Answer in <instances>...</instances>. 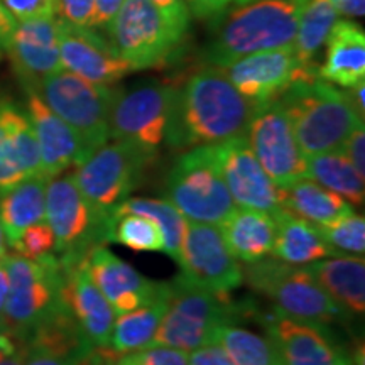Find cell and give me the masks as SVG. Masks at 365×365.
Wrapping results in <instances>:
<instances>
[{
    "label": "cell",
    "instance_id": "6da1fadb",
    "mask_svg": "<svg viewBox=\"0 0 365 365\" xmlns=\"http://www.w3.org/2000/svg\"><path fill=\"white\" fill-rule=\"evenodd\" d=\"M257 107L232 85L222 68L207 66L176 88L166 143L195 148L245 135Z\"/></svg>",
    "mask_w": 365,
    "mask_h": 365
},
{
    "label": "cell",
    "instance_id": "7a4b0ae2",
    "mask_svg": "<svg viewBox=\"0 0 365 365\" xmlns=\"http://www.w3.org/2000/svg\"><path fill=\"white\" fill-rule=\"evenodd\" d=\"M277 100L291 118L304 156L340 150L354 129L364 124L349 93L318 75L293 81Z\"/></svg>",
    "mask_w": 365,
    "mask_h": 365
},
{
    "label": "cell",
    "instance_id": "3957f363",
    "mask_svg": "<svg viewBox=\"0 0 365 365\" xmlns=\"http://www.w3.org/2000/svg\"><path fill=\"white\" fill-rule=\"evenodd\" d=\"M307 0H257L232 11L203 51L210 66L225 68L259 51L293 46Z\"/></svg>",
    "mask_w": 365,
    "mask_h": 365
},
{
    "label": "cell",
    "instance_id": "277c9868",
    "mask_svg": "<svg viewBox=\"0 0 365 365\" xmlns=\"http://www.w3.org/2000/svg\"><path fill=\"white\" fill-rule=\"evenodd\" d=\"M244 279L259 294L272 301L276 313L301 322L331 325L344 323L350 314L313 279L304 266H293L277 257L242 267Z\"/></svg>",
    "mask_w": 365,
    "mask_h": 365
},
{
    "label": "cell",
    "instance_id": "5b68a950",
    "mask_svg": "<svg viewBox=\"0 0 365 365\" xmlns=\"http://www.w3.org/2000/svg\"><path fill=\"white\" fill-rule=\"evenodd\" d=\"M244 312L230 294H213L182 279L171 281L166 313L159 323L153 345L191 352L217 341L222 327L232 325Z\"/></svg>",
    "mask_w": 365,
    "mask_h": 365
},
{
    "label": "cell",
    "instance_id": "8992f818",
    "mask_svg": "<svg viewBox=\"0 0 365 365\" xmlns=\"http://www.w3.org/2000/svg\"><path fill=\"white\" fill-rule=\"evenodd\" d=\"M164 198L188 222L218 225L232 210L228 193L217 161V145H195L182 153L166 176Z\"/></svg>",
    "mask_w": 365,
    "mask_h": 365
},
{
    "label": "cell",
    "instance_id": "52a82bcc",
    "mask_svg": "<svg viewBox=\"0 0 365 365\" xmlns=\"http://www.w3.org/2000/svg\"><path fill=\"white\" fill-rule=\"evenodd\" d=\"M4 262L9 272L4 328L12 336L24 341L49 313L65 303L63 262L51 254L41 259L6 254Z\"/></svg>",
    "mask_w": 365,
    "mask_h": 365
},
{
    "label": "cell",
    "instance_id": "ba28073f",
    "mask_svg": "<svg viewBox=\"0 0 365 365\" xmlns=\"http://www.w3.org/2000/svg\"><path fill=\"white\" fill-rule=\"evenodd\" d=\"M156 153L129 140H115L95 149L80 166L75 180L91 212L107 223L112 213L137 188Z\"/></svg>",
    "mask_w": 365,
    "mask_h": 365
},
{
    "label": "cell",
    "instance_id": "9c48e42d",
    "mask_svg": "<svg viewBox=\"0 0 365 365\" xmlns=\"http://www.w3.org/2000/svg\"><path fill=\"white\" fill-rule=\"evenodd\" d=\"M115 91L68 70H59L41 81L36 93L93 153L110 139V108Z\"/></svg>",
    "mask_w": 365,
    "mask_h": 365
},
{
    "label": "cell",
    "instance_id": "30bf717a",
    "mask_svg": "<svg viewBox=\"0 0 365 365\" xmlns=\"http://www.w3.org/2000/svg\"><path fill=\"white\" fill-rule=\"evenodd\" d=\"M110 43L132 70H148L170 61L181 39L149 0H124L110 24Z\"/></svg>",
    "mask_w": 365,
    "mask_h": 365
},
{
    "label": "cell",
    "instance_id": "8fae6325",
    "mask_svg": "<svg viewBox=\"0 0 365 365\" xmlns=\"http://www.w3.org/2000/svg\"><path fill=\"white\" fill-rule=\"evenodd\" d=\"M176 88L149 80L127 91H115L110 108V137L158 153L166 140Z\"/></svg>",
    "mask_w": 365,
    "mask_h": 365
},
{
    "label": "cell",
    "instance_id": "7c38bea8",
    "mask_svg": "<svg viewBox=\"0 0 365 365\" xmlns=\"http://www.w3.org/2000/svg\"><path fill=\"white\" fill-rule=\"evenodd\" d=\"M46 222L54 234V250L65 259L85 257L93 245L107 242V223L91 212L75 180V171L49 178Z\"/></svg>",
    "mask_w": 365,
    "mask_h": 365
},
{
    "label": "cell",
    "instance_id": "4fadbf2b",
    "mask_svg": "<svg viewBox=\"0 0 365 365\" xmlns=\"http://www.w3.org/2000/svg\"><path fill=\"white\" fill-rule=\"evenodd\" d=\"M245 137L262 170L279 190L307 178V156L301 153L291 118L277 98L259 105Z\"/></svg>",
    "mask_w": 365,
    "mask_h": 365
},
{
    "label": "cell",
    "instance_id": "5bb4252c",
    "mask_svg": "<svg viewBox=\"0 0 365 365\" xmlns=\"http://www.w3.org/2000/svg\"><path fill=\"white\" fill-rule=\"evenodd\" d=\"M180 279L213 294H230L244 282L240 262L228 250L217 225L186 222Z\"/></svg>",
    "mask_w": 365,
    "mask_h": 365
},
{
    "label": "cell",
    "instance_id": "9a60e30c",
    "mask_svg": "<svg viewBox=\"0 0 365 365\" xmlns=\"http://www.w3.org/2000/svg\"><path fill=\"white\" fill-rule=\"evenodd\" d=\"M267 339L276 346L282 365H355V357L327 325L301 322L272 312L262 314Z\"/></svg>",
    "mask_w": 365,
    "mask_h": 365
},
{
    "label": "cell",
    "instance_id": "2e32d148",
    "mask_svg": "<svg viewBox=\"0 0 365 365\" xmlns=\"http://www.w3.org/2000/svg\"><path fill=\"white\" fill-rule=\"evenodd\" d=\"M85 266L115 317L166 299L171 293V282H158L143 276L103 244L93 245L85 254Z\"/></svg>",
    "mask_w": 365,
    "mask_h": 365
},
{
    "label": "cell",
    "instance_id": "e0dca14e",
    "mask_svg": "<svg viewBox=\"0 0 365 365\" xmlns=\"http://www.w3.org/2000/svg\"><path fill=\"white\" fill-rule=\"evenodd\" d=\"M222 70L244 97L259 105L279 98L293 81L318 75L299 65L293 46L249 54Z\"/></svg>",
    "mask_w": 365,
    "mask_h": 365
},
{
    "label": "cell",
    "instance_id": "ac0fdd59",
    "mask_svg": "<svg viewBox=\"0 0 365 365\" xmlns=\"http://www.w3.org/2000/svg\"><path fill=\"white\" fill-rule=\"evenodd\" d=\"M217 145V161L228 193L239 208L261 210L274 215L281 208L279 188L262 170L245 135Z\"/></svg>",
    "mask_w": 365,
    "mask_h": 365
},
{
    "label": "cell",
    "instance_id": "d6986e66",
    "mask_svg": "<svg viewBox=\"0 0 365 365\" xmlns=\"http://www.w3.org/2000/svg\"><path fill=\"white\" fill-rule=\"evenodd\" d=\"M58 33L63 70L103 86L117 83L134 71L97 29L71 26L58 17Z\"/></svg>",
    "mask_w": 365,
    "mask_h": 365
},
{
    "label": "cell",
    "instance_id": "ffe728a7",
    "mask_svg": "<svg viewBox=\"0 0 365 365\" xmlns=\"http://www.w3.org/2000/svg\"><path fill=\"white\" fill-rule=\"evenodd\" d=\"M6 54L26 91L38 90L44 78L63 70L58 16L17 21Z\"/></svg>",
    "mask_w": 365,
    "mask_h": 365
},
{
    "label": "cell",
    "instance_id": "44dd1931",
    "mask_svg": "<svg viewBox=\"0 0 365 365\" xmlns=\"http://www.w3.org/2000/svg\"><path fill=\"white\" fill-rule=\"evenodd\" d=\"M26 93V113L39 145L43 175L54 178L73 166H80L91 153L81 143L78 134L63 118H59L36 91L27 90Z\"/></svg>",
    "mask_w": 365,
    "mask_h": 365
},
{
    "label": "cell",
    "instance_id": "7402d4cb",
    "mask_svg": "<svg viewBox=\"0 0 365 365\" xmlns=\"http://www.w3.org/2000/svg\"><path fill=\"white\" fill-rule=\"evenodd\" d=\"M63 262V299L93 346H108L115 313L90 277L85 257Z\"/></svg>",
    "mask_w": 365,
    "mask_h": 365
},
{
    "label": "cell",
    "instance_id": "603a6c76",
    "mask_svg": "<svg viewBox=\"0 0 365 365\" xmlns=\"http://www.w3.org/2000/svg\"><path fill=\"white\" fill-rule=\"evenodd\" d=\"M38 175L43 166L29 117L11 100L0 98V191Z\"/></svg>",
    "mask_w": 365,
    "mask_h": 365
},
{
    "label": "cell",
    "instance_id": "cb8c5ba5",
    "mask_svg": "<svg viewBox=\"0 0 365 365\" xmlns=\"http://www.w3.org/2000/svg\"><path fill=\"white\" fill-rule=\"evenodd\" d=\"M217 227L228 250L239 262L252 264L272 254L276 223L266 212L234 208Z\"/></svg>",
    "mask_w": 365,
    "mask_h": 365
},
{
    "label": "cell",
    "instance_id": "d4e9b609",
    "mask_svg": "<svg viewBox=\"0 0 365 365\" xmlns=\"http://www.w3.org/2000/svg\"><path fill=\"white\" fill-rule=\"evenodd\" d=\"M325 61L318 76L328 83L352 88L365 76V34L352 21H336L327 39Z\"/></svg>",
    "mask_w": 365,
    "mask_h": 365
},
{
    "label": "cell",
    "instance_id": "484cf974",
    "mask_svg": "<svg viewBox=\"0 0 365 365\" xmlns=\"http://www.w3.org/2000/svg\"><path fill=\"white\" fill-rule=\"evenodd\" d=\"M312 277L349 314L365 313L364 255H330L304 266Z\"/></svg>",
    "mask_w": 365,
    "mask_h": 365
},
{
    "label": "cell",
    "instance_id": "4316f807",
    "mask_svg": "<svg viewBox=\"0 0 365 365\" xmlns=\"http://www.w3.org/2000/svg\"><path fill=\"white\" fill-rule=\"evenodd\" d=\"M272 218L276 223L272 254L279 261L293 266H308L319 259L335 255L313 223L284 208L277 210Z\"/></svg>",
    "mask_w": 365,
    "mask_h": 365
},
{
    "label": "cell",
    "instance_id": "83f0119b",
    "mask_svg": "<svg viewBox=\"0 0 365 365\" xmlns=\"http://www.w3.org/2000/svg\"><path fill=\"white\" fill-rule=\"evenodd\" d=\"M48 181L49 178L44 175L31 176L0 191V223L9 245H12L27 227L46 220Z\"/></svg>",
    "mask_w": 365,
    "mask_h": 365
},
{
    "label": "cell",
    "instance_id": "f1b7e54d",
    "mask_svg": "<svg viewBox=\"0 0 365 365\" xmlns=\"http://www.w3.org/2000/svg\"><path fill=\"white\" fill-rule=\"evenodd\" d=\"M281 193V208L294 213L313 225H327L336 218L350 215L355 210L352 205L341 198L340 195L333 193L331 190L318 185L317 181L303 178L293 182Z\"/></svg>",
    "mask_w": 365,
    "mask_h": 365
},
{
    "label": "cell",
    "instance_id": "f546056e",
    "mask_svg": "<svg viewBox=\"0 0 365 365\" xmlns=\"http://www.w3.org/2000/svg\"><path fill=\"white\" fill-rule=\"evenodd\" d=\"M307 178L340 195L354 207L364 205L365 178L359 175L341 149L307 156Z\"/></svg>",
    "mask_w": 365,
    "mask_h": 365
},
{
    "label": "cell",
    "instance_id": "4dcf8cb0",
    "mask_svg": "<svg viewBox=\"0 0 365 365\" xmlns=\"http://www.w3.org/2000/svg\"><path fill=\"white\" fill-rule=\"evenodd\" d=\"M339 16L340 14L328 0H307L304 4L293 48L299 65L307 71L318 73L314 59L319 49L325 46L328 34L339 21Z\"/></svg>",
    "mask_w": 365,
    "mask_h": 365
},
{
    "label": "cell",
    "instance_id": "1f68e13d",
    "mask_svg": "<svg viewBox=\"0 0 365 365\" xmlns=\"http://www.w3.org/2000/svg\"><path fill=\"white\" fill-rule=\"evenodd\" d=\"M168 298L132 309L129 313L117 314L108 341L113 352L127 354L153 345L159 323L166 313Z\"/></svg>",
    "mask_w": 365,
    "mask_h": 365
},
{
    "label": "cell",
    "instance_id": "d6a6232c",
    "mask_svg": "<svg viewBox=\"0 0 365 365\" xmlns=\"http://www.w3.org/2000/svg\"><path fill=\"white\" fill-rule=\"evenodd\" d=\"M122 213H139L153 218L161 227L164 235V254H168L173 261L180 262L181 244L186 232V218L166 200L154 198H127L115 208L112 217ZM110 217V218H112ZM110 222V220H108Z\"/></svg>",
    "mask_w": 365,
    "mask_h": 365
},
{
    "label": "cell",
    "instance_id": "836d02e7",
    "mask_svg": "<svg viewBox=\"0 0 365 365\" xmlns=\"http://www.w3.org/2000/svg\"><path fill=\"white\" fill-rule=\"evenodd\" d=\"M217 341L237 365H282L272 341L245 328L232 325L222 327Z\"/></svg>",
    "mask_w": 365,
    "mask_h": 365
},
{
    "label": "cell",
    "instance_id": "e575fe53",
    "mask_svg": "<svg viewBox=\"0 0 365 365\" xmlns=\"http://www.w3.org/2000/svg\"><path fill=\"white\" fill-rule=\"evenodd\" d=\"M107 240L125 245L135 252H163L164 235L153 218L139 213H122L110 218Z\"/></svg>",
    "mask_w": 365,
    "mask_h": 365
},
{
    "label": "cell",
    "instance_id": "d590c367",
    "mask_svg": "<svg viewBox=\"0 0 365 365\" xmlns=\"http://www.w3.org/2000/svg\"><path fill=\"white\" fill-rule=\"evenodd\" d=\"M317 228L335 255H364L365 220L362 215L354 212Z\"/></svg>",
    "mask_w": 365,
    "mask_h": 365
},
{
    "label": "cell",
    "instance_id": "8d00e7d4",
    "mask_svg": "<svg viewBox=\"0 0 365 365\" xmlns=\"http://www.w3.org/2000/svg\"><path fill=\"white\" fill-rule=\"evenodd\" d=\"M11 247L16 250V254L27 259H41L51 254L54 250V234L51 227L46 220L27 227Z\"/></svg>",
    "mask_w": 365,
    "mask_h": 365
},
{
    "label": "cell",
    "instance_id": "74e56055",
    "mask_svg": "<svg viewBox=\"0 0 365 365\" xmlns=\"http://www.w3.org/2000/svg\"><path fill=\"white\" fill-rule=\"evenodd\" d=\"M115 365H188V352L171 346L150 345L134 352L117 354Z\"/></svg>",
    "mask_w": 365,
    "mask_h": 365
},
{
    "label": "cell",
    "instance_id": "f35d334b",
    "mask_svg": "<svg viewBox=\"0 0 365 365\" xmlns=\"http://www.w3.org/2000/svg\"><path fill=\"white\" fill-rule=\"evenodd\" d=\"M0 4L16 21L58 16V0H0Z\"/></svg>",
    "mask_w": 365,
    "mask_h": 365
},
{
    "label": "cell",
    "instance_id": "ab89813d",
    "mask_svg": "<svg viewBox=\"0 0 365 365\" xmlns=\"http://www.w3.org/2000/svg\"><path fill=\"white\" fill-rule=\"evenodd\" d=\"M154 7L158 9L159 14L164 17V21L170 24L175 33L185 39L186 33L190 29V11L186 7L185 0H149Z\"/></svg>",
    "mask_w": 365,
    "mask_h": 365
},
{
    "label": "cell",
    "instance_id": "60d3db41",
    "mask_svg": "<svg viewBox=\"0 0 365 365\" xmlns=\"http://www.w3.org/2000/svg\"><path fill=\"white\" fill-rule=\"evenodd\" d=\"M58 14L68 24L93 29L95 0H58Z\"/></svg>",
    "mask_w": 365,
    "mask_h": 365
},
{
    "label": "cell",
    "instance_id": "b9f144b4",
    "mask_svg": "<svg viewBox=\"0 0 365 365\" xmlns=\"http://www.w3.org/2000/svg\"><path fill=\"white\" fill-rule=\"evenodd\" d=\"M86 359V357H85ZM85 359L51 352L41 346L24 344V365H83Z\"/></svg>",
    "mask_w": 365,
    "mask_h": 365
},
{
    "label": "cell",
    "instance_id": "7bdbcfd3",
    "mask_svg": "<svg viewBox=\"0 0 365 365\" xmlns=\"http://www.w3.org/2000/svg\"><path fill=\"white\" fill-rule=\"evenodd\" d=\"M188 365H237L227 350L218 344H208L188 352Z\"/></svg>",
    "mask_w": 365,
    "mask_h": 365
},
{
    "label": "cell",
    "instance_id": "ee69618b",
    "mask_svg": "<svg viewBox=\"0 0 365 365\" xmlns=\"http://www.w3.org/2000/svg\"><path fill=\"white\" fill-rule=\"evenodd\" d=\"M341 150H344L345 156L349 158V161L352 163V166L357 170L359 175L365 178V129H364V124H360L357 129H354L352 134L349 135V139L345 140Z\"/></svg>",
    "mask_w": 365,
    "mask_h": 365
},
{
    "label": "cell",
    "instance_id": "f6af8a7d",
    "mask_svg": "<svg viewBox=\"0 0 365 365\" xmlns=\"http://www.w3.org/2000/svg\"><path fill=\"white\" fill-rule=\"evenodd\" d=\"M232 2L234 0H185L190 16L202 21L220 19Z\"/></svg>",
    "mask_w": 365,
    "mask_h": 365
},
{
    "label": "cell",
    "instance_id": "bcb514c9",
    "mask_svg": "<svg viewBox=\"0 0 365 365\" xmlns=\"http://www.w3.org/2000/svg\"><path fill=\"white\" fill-rule=\"evenodd\" d=\"M124 0H95V17L93 29H107Z\"/></svg>",
    "mask_w": 365,
    "mask_h": 365
},
{
    "label": "cell",
    "instance_id": "7dc6e473",
    "mask_svg": "<svg viewBox=\"0 0 365 365\" xmlns=\"http://www.w3.org/2000/svg\"><path fill=\"white\" fill-rule=\"evenodd\" d=\"M16 19L7 12V9L0 4V56L7 53L9 41L14 33V27H16Z\"/></svg>",
    "mask_w": 365,
    "mask_h": 365
},
{
    "label": "cell",
    "instance_id": "c3c4849f",
    "mask_svg": "<svg viewBox=\"0 0 365 365\" xmlns=\"http://www.w3.org/2000/svg\"><path fill=\"white\" fill-rule=\"evenodd\" d=\"M335 11L346 17H362L365 14V0H328Z\"/></svg>",
    "mask_w": 365,
    "mask_h": 365
},
{
    "label": "cell",
    "instance_id": "681fc988",
    "mask_svg": "<svg viewBox=\"0 0 365 365\" xmlns=\"http://www.w3.org/2000/svg\"><path fill=\"white\" fill-rule=\"evenodd\" d=\"M0 365H24V341L0 352Z\"/></svg>",
    "mask_w": 365,
    "mask_h": 365
},
{
    "label": "cell",
    "instance_id": "f907efd6",
    "mask_svg": "<svg viewBox=\"0 0 365 365\" xmlns=\"http://www.w3.org/2000/svg\"><path fill=\"white\" fill-rule=\"evenodd\" d=\"M9 296V272L4 259H0V327H4V312Z\"/></svg>",
    "mask_w": 365,
    "mask_h": 365
},
{
    "label": "cell",
    "instance_id": "816d5d0a",
    "mask_svg": "<svg viewBox=\"0 0 365 365\" xmlns=\"http://www.w3.org/2000/svg\"><path fill=\"white\" fill-rule=\"evenodd\" d=\"M364 95H365V81H360V83L352 86V88H350V93H349L350 100H352V103L355 105V108H357L359 113L362 117H364V112H365Z\"/></svg>",
    "mask_w": 365,
    "mask_h": 365
},
{
    "label": "cell",
    "instance_id": "f5cc1de1",
    "mask_svg": "<svg viewBox=\"0 0 365 365\" xmlns=\"http://www.w3.org/2000/svg\"><path fill=\"white\" fill-rule=\"evenodd\" d=\"M17 341H21V340L16 339V336H12L4 327H0V352L6 349H11V346L16 345Z\"/></svg>",
    "mask_w": 365,
    "mask_h": 365
},
{
    "label": "cell",
    "instance_id": "db71d44e",
    "mask_svg": "<svg viewBox=\"0 0 365 365\" xmlns=\"http://www.w3.org/2000/svg\"><path fill=\"white\" fill-rule=\"evenodd\" d=\"M6 254H7V242H6V235H4L2 223H0V259L6 257Z\"/></svg>",
    "mask_w": 365,
    "mask_h": 365
},
{
    "label": "cell",
    "instance_id": "11a10c76",
    "mask_svg": "<svg viewBox=\"0 0 365 365\" xmlns=\"http://www.w3.org/2000/svg\"><path fill=\"white\" fill-rule=\"evenodd\" d=\"M237 6H245V4H250V2H257V0H234Z\"/></svg>",
    "mask_w": 365,
    "mask_h": 365
}]
</instances>
